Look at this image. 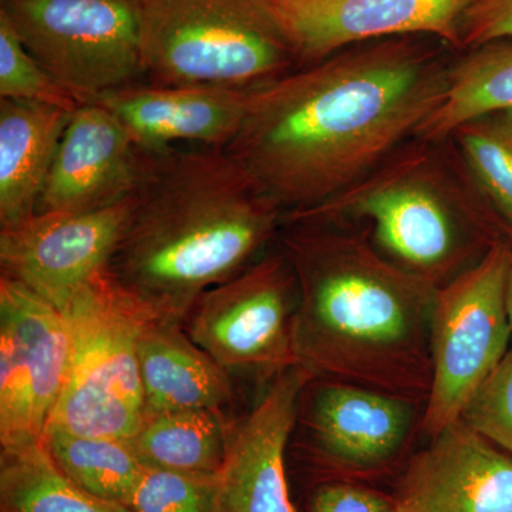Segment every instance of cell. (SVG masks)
I'll list each match as a JSON object with an SVG mask.
<instances>
[{
  "instance_id": "cell-1",
  "label": "cell",
  "mask_w": 512,
  "mask_h": 512,
  "mask_svg": "<svg viewBox=\"0 0 512 512\" xmlns=\"http://www.w3.org/2000/svg\"><path fill=\"white\" fill-rule=\"evenodd\" d=\"M451 63L417 36L350 46L252 90L225 151L282 222L315 210L417 136Z\"/></svg>"
},
{
  "instance_id": "cell-2",
  "label": "cell",
  "mask_w": 512,
  "mask_h": 512,
  "mask_svg": "<svg viewBox=\"0 0 512 512\" xmlns=\"http://www.w3.org/2000/svg\"><path fill=\"white\" fill-rule=\"evenodd\" d=\"M281 227L225 148L138 147L107 274L148 319L183 326L202 293L264 254Z\"/></svg>"
},
{
  "instance_id": "cell-3",
  "label": "cell",
  "mask_w": 512,
  "mask_h": 512,
  "mask_svg": "<svg viewBox=\"0 0 512 512\" xmlns=\"http://www.w3.org/2000/svg\"><path fill=\"white\" fill-rule=\"evenodd\" d=\"M276 242L298 285V365L313 377L427 400L439 288L340 222H284Z\"/></svg>"
},
{
  "instance_id": "cell-4",
  "label": "cell",
  "mask_w": 512,
  "mask_h": 512,
  "mask_svg": "<svg viewBox=\"0 0 512 512\" xmlns=\"http://www.w3.org/2000/svg\"><path fill=\"white\" fill-rule=\"evenodd\" d=\"M487 207L451 138L414 137L349 190L284 222L365 224L377 251L441 288L500 241L491 239Z\"/></svg>"
},
{
  "instance_id": "cell-5",
  "label": "cell",
  "mask_w": 512,
  "mask_h": 512,
  "mask_svg": "<svg viewBox=\"0 0 512 512\" xmlns=\"http://www.w3.org/2000/svg\"><path fill=\"white\" fill-rule=\"evenodd\" d=\"M146 82L259 89L301 67L274 0H137Z\"/></svg>"
},
{
  "instance_id": "cell-6",
  "label": "cell",
  "mask_w": 512,
  "mask_h": 512,
  "mask_svg": "<svg viewBox=\"0 0 512 512\" xmlns=\"http://www.w3.org/2000/svg\"><path fill=\"white\" fill-rule=\"evenodd\" d=\"M69 326L66 380L46 429L131 440L144 420L138 338L148 318L107 269L63 309Z\"/></svg>"
},
{
  "instance_id": "cell-7",
  "label": "cell",
  "mask_w": 512,
  "mask_h": 512,
  "mask_svg": "<svg viewBox=\"0 0 512 512\" xmlns=\"http://www.w3.org/2000/svg\"><path fill=\"white\" fill-rule=\"evenodd\" d=\"M511 244L498 241L478 264L437 289L431 316V384L421 430L436 437L460 420L471 397L511 348L505 302Z\"/></svg>"
},
{
  "instance_id": "cell-8",
  "label": "cell",
  "mask_w": 512,
  "mask_h": 512,
  "mask_svg": "<svg viewBox=\"0 0 512 512\" xmlns=\"http://www.w3.org/2000/svg\"><path fill=\"white\" fill-rule=\"evenodd\" d=\"M0 16L82 103L146 80L137 0H2Z\"/></svg>"
},
{
  "instance_id": "cell-9",
  "label": "cell",
  "mask_w": 512,
  "mask_h": 512,
  "mask_svg": "<svg viewBox=\"0 0 512 512\" xmlns=\"http://www.w3.org/2000/svg\"><path fill=\"white\" fill-rule=\"evenodd\" d=\"M296 311L295 274L284 252L276 248L202 293L183 328L231 375L248 370L271 379L298 365Z\"/></svg>"
},
{
  "instance_id": "cell-10",
  "label": "cell",
  "mask_w": 512,
  "mask_h": 512,
  "mask_svg": "<svg viewBox=\"0 0 512 512\" xmlns=\"http://www.w3.org/2000/svg\"><path fill=\"white\" fill-rule=\"evenodd\" d=\"M69 356L63 313L0 275V446L43 439Z\"/></svg>"
},
{
  "instance_id": "cell-11",
  "label": "cell",
  "mask_w": 512,
  "mask_h": 512,
  "mask_svg": "<svg viewBox=\"0 0 512 512\" xmlns=\"http://www.w3.org/2000/svg\"><path fill=\"white\" fill-rule=\"evenodd\" d=\"M128 212V198L90 212H40L0 227L2 276L60 312L74 293L106 271Z\"/></svg>"
},
{
  "instance_id": "cell-12",
  "label": "cell",
  "mask_w": 512,
  "mask_h": 512,
  "mask_svg": "<svg viewBox=\"0 0 512 512\" xmlns=\"http://www.w3.org/2000/svg\"><path fill=\"white\" fill-rule=\"evenodd\" d=\"M477 0H274L302 66L362 43L434 36L461 47Z\"/></svg>"
},
{
  "instance_id": "cell-13",
  "label": "cell",
  "mask_w": 512,
  "mask_h": 512,
  "mask_svg": "<svg viewBox=\"0 0 512 512\" xmlns=\"http://www.w3.org/2000/svg\"><path fill=\"white\" fill-rule=\"evenodd\" d=\"M417 402L372 387L315 377L299 406L305 436L322 460L365 473L392 463L416 423Z\"/></svg>"
},
{
  "instance_id": "cell-14",
  "label": "cell",
  "mask_w": 512,
  "mask_h": 512,
  "mask_svg": "<svg viewBox=\"0 0 512 512\" xmlns=\"http://www.w3.org/2000/svg\"><path fill=\"white\" fill-rule=\"evenodd\" d=\"M312 379L305 367H286L235 421L218 474L217 512H298L286 481L285 451Z\"/></svg>"
},
{
  "instance_id": "cell-15",
  "label": "cell",
  "mask_w": 512,
  "mask_h": 512,
  "mask_svg": "<svg viewBox=\"0 0 512 512\" xmlns=\"http://www.w3.org/2000/svg\"><path fill=\"white\" fill-rule=\"evenodd\" d=\"M404 512H512V456L458 420L407 466Z\"/></svg>"
},
{
  "instance_id": "cell-16",
  "label": "cell",
  "mask_w": 512,
  "mask_h": 512,
  "mask_svg": "<svg viewBox=\"0 0 512 512\" xmlns=\"http://www.w3.org/2000/svg\"><path fill=\"white\" fill-rule=\"evenodd\" d=\"M138 147L99 101L77 107L64 131L37 211L90 212L126 200L136 183Z\"/></svg>"
},
{
  "instance_id": "cell-17",
  "label": "cell",
  "mask_w": 512,
  "mask_h": 512,
  "mask_svg": "<svg viewBox=\"0 0 512 512\" xmlns=\"http://www.w3.org/2000/svg\"><path fill=\"white\" fill-rule=\"evenodd\" d=\"M251 92L214 86H161L144 80L96 101L119 119L137 147L227 148L244 121Z\"/></svg>"
},
{
  "instance_id": "cell-18",
  "label": "cell",
  "mask_w": 512,
  "mask_h": 512,
  "mask_svg": "<svg viewBox=\"0 0 512 512\" xmlns=\"http://www.w3.org/2000/svg\"><path fill=\"white\" fill-rule=\"evenodd\" d=\"M144 417L222 410L234 399L231 373L195 345L183 326L148 319L138 338Z\"/></svg>"
},
{
  "instance_id": "cell-19",
  "label": "cell",
  "mask_w": 512,
  "mask_h": 512,
  "mask_svg": "<svg viewBox=\"0 0 512 512\" xmlns=\"http://www.w3.org/2000/svg\"><path fill=\"white\" fill-rule=\"evenodd\" d=\"M73 111L0 99V227L35 214Z\"/></svg>"
},
{
  "instance_id": "cell-20",
  "label": "cell",
  "mask_w": 512,
  "mask_h": 512,
  "mask_svg": "<svg viewBox=\"0 0 512 512\" xmlns=\"http://www.w3.org/2000/svg\"><path fill=\"white\" fill-rule=\"evenodd\" d=\"M495 113H512V40L473 47L451 63L446 93L416 137L447 140L468 121Z\"/></svg>"
},
{
  "instance_id": "cell-21",
  "label": "cell",
  "mask_w": 512,
  "mask_h": 512,
  "mask_svg": "<svg viewBox=\"0 0 512 512\" xmlns=\"http://www.w3.org/2000/svg\"><path fill=\"white\" fill-rule=\"evenodd\" d=\"M232 426L222 410L151 414L130 441L144 466L220 474Z\"/></svg>"
},
{
  "instance_id": "cell-22",
  "label": "cell",
  "mask_w": 512,
  "mask_h": 512,
  "mask_svg": "<svg viewBox=\"0 0 512 512\" xmlns=\"http://www.w3.org/2000/svg\"><path fill=\"white\" fill-rule=\"evenodd\" d=\"M0 511L131 512L87 493L60 470L43 440L0 446Z\"/></svg>"
},
{
  "instance_id": "cell-23",
  "label": "cell",
  "mask_w": 512,
  "mask_h": 512,
  "mask_svg": "<svg viewBox=\"0 0 512 512\" xmlns=\"http://www.w3.org/2000/svg\"><path fill=\"white\" fill-rule=\"evenodd\" d=\"M43 444L60 470L87 493L126 505L143 474L130 440L46 429Z\"/></svg>"
},
{
  "instance_id": "cell-24",
  "label": "cell",
  "mask_w": 512,
  "mask_h": 512,
  "mask_svg": "<svg viewBox=\"0 0 512 512\" xmlns=\"http://www.w3.org/2000/svg\"><path fill=\"white\" fill-rule=\"evenodd\" d=\"M450 138L485 200L512 228V113L468 121Z\"/></svg>"
},
{
  "instance_id": "cell-25",
  "label": "cell",
  "mask_w": 512,
  "mask_h": 512,
  "mask_svg": "<svg viewBox=\"0 0 512 512\" xmlns=\"http://www.w3.org/2000/svg\"><path fill=\"white\" fill-rule=\"evenodd\" d=\"M0 99L33 101L67 111L84 104L30 55L3 16H0Z\"/></svg>"
},
{
  "instance_id": "cell-26",
  "label": "cell",
  "mask_w": 512,
  "mask_h": 512,
  "mask_svg": "<svg viewBox=\"0 0 512 512\" xmlns=\"http://www.w3.org/2000/svg\"><path fill=\"white\" fill-rule=\"evenodd\" d=\"M218 474L144 468L128 497L131 512H217Z\"/></svg>"
},
{
  "instance_id": "cell-27",
  "label": "cell",
  "mask_w": 512,
  "mask_h": 512,
  "mask_svg": "<svg viewBox=\"0 0 512 512\" xmlns=\"http://www.w3.org/2000/svg\"><path fill=\"white\" fill-rule=\"evenodd\" d=\"M460 420L512 456V345L471 397Z\"/></svg>"
},
{
  "instance_id": "cell-28",
  "label": "cell",
  "mask_w": 512,
  "mask_h": 512,
  "mask_svg": "<svg viewBox=\"0 0 512 512\" xmlns=\"http://www.w3.org/2000/svg\"><path fill=\"white\" fill-rule=\"evenodd\" d=\"M396 508L393 498L350 483L320 485L311 500V512H394Z\"/></svg>"
},
{
  "instance_id": "cell-29",
  "label": "cell",
  "mask_w": 512,
  "mask_h": 512,
  "mask_svg": "<svg viewBox=\"0 0 512 512\" xmlns=\"http://www.w3.org/2000/svg\"><path fill=\"white\" fill-rule=\"evenodd\" d=\"M512 40V0H477L461 29V47Z\"/></svg>"
},
{
  "instance_id": "cell-30",
  "label": "cell",
  "mask_w": 512,
  "mask_h": 512,
  "mask_svg": "<svg viewBox=\"0 0 512 512\" xmlns=\"http://www.w3.org/2000/svg\"><path fill=\"white\" fill-rule=\"evenodd\" d=\"M505 302H507L508 318H510L512 329V241L510 252V265H508L507 285H505Z\"/></svg>"
},
{
  "instance_id": "cell-31",
  "label": "cell",
  "mask_w": 512,
  "mask_h": 512,
  "mask_svg": "<svg viewBox=\"0 0 512 512\" xmlns=\"http://www.w3.org/2000/svg\"><path fill=\"white\" fill-rule=\"evenodd\" d=\"M394 512H404V511L402 510V508L397 507L396 511H394Z\"/></svg>"
}]
</instances>
